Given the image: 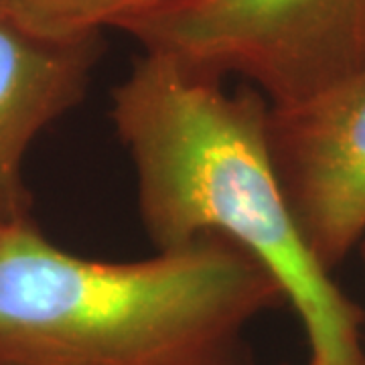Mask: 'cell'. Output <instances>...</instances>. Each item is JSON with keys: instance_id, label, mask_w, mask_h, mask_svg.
<instances>
[{"instance_id": "obj_1", "label": "cell", "mask_w": 365, "mask_h": 365, "mask_svg": "<svg viewBox=\"0 0 365 365\" xmlns=\"http://www.w3.org/2000/svg\"><path fill=\"white\" fill-rule=\"evenodd\" d=\"M136 205L157 252L223 237L280 282L309 345L361 337L364 311L314 260L290 215L270 150V102L256 90L144 53L112 91Z\"/></svg>"}, {"instance_id": "obj_2", "label": "cell", "mask_w": 365, "mask_h": 365, "mask_svg": "<svg viewBox=\"0 0 365 365\" xmlns=\"http://www.w3.org/2000/svg\"><path fill=\"white\" fill-rule=\"evenodd\" d=\"M288 304L246 250L205 237L130 262L0 232V365H254L248 331Z\"/></svg>"}, {"instance_id": "obj_3", "label": "cell", "mask_w": 365, "mask_h": 365, "mask_svg": "<svg viewBox=\"0 0 365 365\" xmlns=\"http://www.w3.org/2000/svg\"><path fill=\"white\" fill-rule=\"evenodd\" d=\"M122 31L197 73L248 79L274 108L365 66V0H169Z\"/></svg>"}, {"instance_id": "obj_4", "label": "cell", "mask_w": 365, "mask_h": 365, "mask_svg": "<svg viewBox=\"0 0 365 365\" xmlns=\"http://www.w3.org/2000/svg\"><path fill=\"white\" fill-rule=\"evenodd\" d=\"M270 150L304 246L333 272L365 240V66L294 106H270Z\"/></svg>"}, {"instance_id": "obj_5", "label": "cell", "mask_w": 365, "mask_h": 365, "mask_svg": "<svg viewBox=\"0 0 365 365\" xmlns=\"http://www.w3.org/2000/svg\"><path fill=\"white\" fill-rule=\"evenodd\" d=\"M98 39L51 43L0 16V182L21 187L35 138L83 100Z\"/></svg>"}, {"instance_id": "obj_6", "label": "cell", "mask_w": 365, "mask_h": 365, "mask_svg": "<svg viewBox=\"0 0 365 365\" xmlns=\"http://www.w3.org/2000/svg\"><path fill=\"white\" fill-rule=\"evenodd\" d=\"M169 0H0V16L51 43L100 39L104 29L136 21Z\"/></svg>"}, {"instance_id": "obj_7", "label": "cell", "mask_w": 365, "mask_h": 365, "mask_svg": "<svg viewBox=\"0 0 365 365\" xmlns=\"http://www.w3.org/2000/svg\"><path fill=\"white\" fill-rule=\"evenodd\" d=\"M311 359L309 365H365V351L361 347V337L357 339L335 341L309 345Z\"/></svg>"}, {"instance_id": "obj_8", "label": "cell", "mask_w": 365, "mask_h": 365, "mask_svg": "<svg viewBox=\"0 0 365 365\" xmlns=\"http://www.w3.org/2000/svg\"><path fill=\"white\" fill-rule=\"evenodd\" d=\"M23 215H26L23 187L0 182V232Z\"/></svg>"}, {"instance_id": "obj_9", "label": "cell", "mask_w": 365, "mask_h": 365, "mask_svg": "<svg viewBox=\"0 0 365 365\" xmlns=\"http://www.w3.org/2000/svg\"><path fill=\"white\" fill-rule=\"evenodd\" d=\"M359 252H361V260H364V268H365V240L361 242V246H359Z\"/></svg>"}, {"instance_id": "obj_10", "label": "cell", "mask_w": 365, "mask_h": 365, "mask_svg": "<svg viewBox=\"0 0 365 365\" xmlns=\"http://www.w3.org/2000/svg\"><path fill=\"white\" fill-rule=\"evenodd\" d=\"M280 365H287V364H280Z\"/></svg>"}]
</instances>
